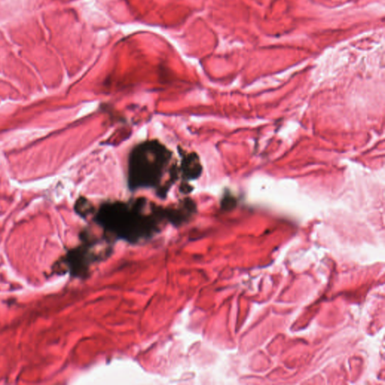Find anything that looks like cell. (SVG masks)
I'll use <instances>...</instances> for the list:
<instances>
[{"label":"cell","mask_w":385,"mask_h":385,"mask_svg":"<svg viewBox=\"0 0 385 385\" xmlns=\"http://www.w3.org/2000/svg\"><path fill=\"white\" fill-rule=\"evenodd\" d=\"M173 152L164 144L152 140L136 144L128 160L127 185L131 191L155 188L157 193Z\"/></svg>","instance_id":"obj_2"},{"label":"cell","mask_w":385,"mask_h":385,"mask_svg":"<svg viewBox=\"0 0 385 385\" xmlns=\"http://www.w3.org/2000/svg\"><path fill=\"white\" fill-rule=\"evenodd\" d=\"M89 249L88 245L77 247L68 252L62 261L73 276L79 278L87 277L91 265L99 259L90 252Z\"/></svg>","instance_id":"obj_3"},{"label":"cell","mask_w":385,"mask_h":385,"mask_svg":"<svg viewBox=\"0 0 385 385\" xmlns=\"http://www.w3.org/2000/svg\"><path fill=\"white\" fill-rule=\"evenodd\" d=\"M182 158L181 165L178 167V176L181 175L185 182L198 179L203 173V166L198 153H188L178 148Z\"/></svg>","instance_id":"obj_4"},{"label":"cell","mask_w":385,"mask_h":385,"mask_svg":"<svg viewBox=\"0 0 385 385\" xmlns=\"http://www.w3.org/2000/svg\"><path fill=\"white\" fill-rule=\"evenodd\" d=\"M147 204L144 198L106 202L100 205L93 220L107 234L135 244L158 234L161 225L167 222L165 207L151 203V212L148 215L144 212Z\"/></svg>","instance_id":"obj_1"},{"label":"cell","mask_w":385,"mask_h":385,"mask_svg":"<svg viewBox=\"0 0 385 385\" xmlns=\"http://www.w3.org/2000/svg\"><path fill=\"white\" fill-rule=\"evenodd\" d=\"M75 210L83 218H86L95 212L93 204L88 199L84 198V196H81V198L77 200L75 205Z\"/></svg>","instance_id":"obj_5"}]
</instances>
